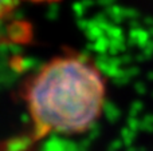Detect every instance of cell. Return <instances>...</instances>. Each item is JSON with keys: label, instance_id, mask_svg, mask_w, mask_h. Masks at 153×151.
<instances>
[{"label": "cell", "instance_id": "7a4b0ae2", "mask_svg": "<svg viewBox=\"0 0 153 151\" xmlns=\"http://www.w3.org/2000/svg\"><path fill=\"white\" fill-rule=\"evenodd\" d=\"M18 0H0V27L8 23L12 15L15 13Z\"/></svg>", "mask_w": 153, "mask_h": 151}, {"label": "cell", "instance_id": "6da1fadb", "mask_svg": "<svg viewBox=\"0 0 153 151\" xmlns=\"http://www.w3.org/2000/svg\"><path fill=\"white\" fill-rule=\"evenodd\" d=\"M34 141L47 135L83 134L100 119L106 82L97 66L82 55L55 56L24 87Z\"/></svg>", "mask_w": 153, "mask_h": 151}, {"label": "cell", "instance_id": "3957f363", "mask_svg": "<svg viewBox=\"0 0 153 151\" xmlns=\"http://www.w3.org/2000/svg\"><path fill=\"white\" fill-rule=\"evenodd\" d=\"M27 1H32V3H55L59 0H27Z\"/></svg>", "mask_w": 153, "mask_h": 151}]
</instances>
